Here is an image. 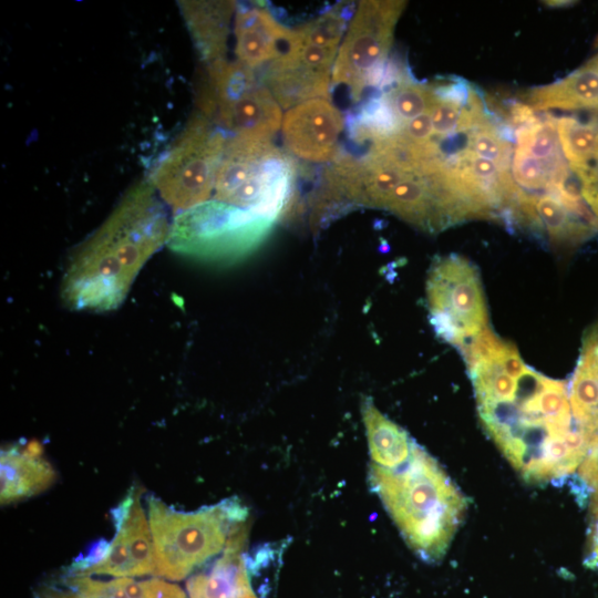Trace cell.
<instances>
[{
	"mask_svg": "<svg viewBox=\"0 0 598 598\" xmlns=\"http://www.w3.org/2000/svg\"><path fill=\"white\" fill-rule=\"evenodd\" d=\"M34 598H83L81 595L72 589H61L55 587H48L42 589Z\"/></svg>",
	"mask_w": 598,
	"mask_h": 598,
	"instance_id": "obj_34",
	"label": "cell"
},
{
	"mask_svg": "<svg viewBox=\"0 0 598 598\" xmlns=\"http://www.w3.org/2000/svg\"><path fill=\"white\" fill-rule=\"evenodd\" d=\"M369 484L408 546L423 560H440L466 513L467 499L439 462L416 442L395 468L370 464Z\"/></svg>",
	"mask_w": 598,
	"mask_h": 598,
	"instance_id": "obj_2",
	"label": "cell"
},
{
	"mask_svg": "<svg viewBox=\"0 0 598 598\" xmlns=\"http://www.w3.org/2000/svg\"><path fill=\"white\" fill-rule=\"evenodd\" d=\"M560 146L571 172L598 159V117L581 122L575 116L556 118Z\"/></svg>",
	"mask_w": 598,
	"mask_h": 598,
	"instance_id": "obj_21",
	"label": "cell"
},
{
	"mask_svg": "<svg viewBox=\"0 0 598 598\" xmlns=\"http://www.w3.org/2000/svg\"><path fill=\"white\" fill-rule=\"evenodd\" d=\"M274 221L216 199L175 215L167 239L181 255L210 262H234L256 250Z\"/></svg>",
	"mask_w": 598,
	"mask_h": 598,
	"instance_id": "obj_5",
	"label": "cell"
},
{
	"mask_svg": "<svg viewBox=\"0 0 598 598\" xmlns=\"http://www.w3.org/2000/svg\"><path fill=\"white\" fill-rule=\"evenodd\" d=\"M1 504H9L41 493L55 480L56 473L42 457H32L12 446L1 451Z\"/></svg>",
	"mask_w": 598,
	"mask_h": 598,
	"instance_id": "obj_19",
	"label": "cell"
},
{
	"mask_svg": "<svg viewBox=\"0 0 598 598\" xmlns=\"http://www.w3.org/2000/svg\"><path fill=\"white\" fill-rule=\"evenodd\" d=\"M464 148L494 162L503 169L511 171L514 148L509 142L499 135L491 122L467 132Z\"/></svg>",
	"mask_w": 598,
	"mask_h": 598,
	"instance_id": "obj_27",
	"label": "cell"
},
{
	"mask_svg": "<svg viewBox=\"0 0 598 598\" xmlns=\"http://www.w3.org/2000/svg\"><path fill=\"white\" fill-rule=\"evenodd\" d=\"M513 217L540 227L549 243L557 248L575 247L597 230V227L568 209L553 194L528 195L522 193Z\"/></svg>",
	"mask_w": 598,
	"mask_h": 598,
	"instance_id": "obj_13",
	"label": "cell"
},
{
	"mask_svg": "<svg viewBox=\"0 0 598 598\" xmlns=\"http://www.w3.org/2000/svg\"><path fill=\"white\" fill-rule=\"evenodd\" d=\"M282 112L269 90L259 82L213 118L221 130L234 135L269 140L281 127Z\"/></svg>",
	"mask_w": 598,
	"mask_h": 598,
	"instance_id": "obj_15",
	"label": "cell"
},
{
	"mask_svg": "<svg viewBox=\"0 0 598 598\" xmlns=\"http://www.w3.org/2000/svg\"><path fill=\"white\" fill-rule=\"evenodd\" d=\"M569 402L576 426L591 435L598 433V324L584 338L570 383Z\"/></svg>",
	"mask_w": 598,
	"mask_h": 598,
	"instance_id": "obj_18",
	"label": "cell"
},
{
	"mask_svg": "<svg viewBox=\"0 0 598 598\" xmlns=\"http://www.w3.org/2000/svg\"><path fill=\"white\" fill-rule=\"evenodd\" d=\"M596 45L598 47V38H597V40H596Z\"/></svg>",
	"mask_w": 598,
	"mask_h": 598,
	"instance_id": "obj_38",
	"label": "cell"
},
{
	"mask_svg": "<svg viewBox=\"0 0 598 598\" xmlns=\"http://www.w3.org/2000/svg\"><path fill=\"white\" fill-rule=\"evenodd\" d=\"M268 63L260 82L280 107L289 110L315 99L330 100L332 68L338 50L289 40Z\"/></svg>",
	"mask_w": 598,
	"mask_h": 598,
	"instance_id": "obj_9",
	"label": "cell"
},
{
	"mask_svg": "<svg viewBox=\"0 0 598 598\" xmlns=\"http://www.w3.org/2000/svg\"><path fill=\"white\" fill-rule=\"evenodd\" d=\"M346 127L341 112L326 99H315L289 109L281 135L291 155L308 162L330 163L341 152L340 135Z\"/></svg>",
	"mask_w": 598,
	"mask_h": 598,
	"instance_id": "obj_11",
	"label": "cell"
},
{
	"mask_svg": "<svg viewBox=\"0 0 598 598\" xmlns=\"http://www.w3.org/2000/svg\"><path fill=\"white\" fill-rule=\"evenodd\" d=\"M182 16L202 60L225 59L235 1H178Z\"/></svg>",
	"mask_w": 598,
	"mask_h": 598,
	"instance_id": "obj_16",
	"label": "cell"
},
{
	"mask_svg": "<svg viewBox=\"0 0 598 598\" xmlns=\"http://www.w3.org/2000/svg\"><path fill=\"white\" fill-rule=\"evenodd\" d=\"M290 29L262 7L239 8L235 16V53L250 69L262 66L279 56Z\"/></svg>",
	"mask_w": 598,
	"mask_h": 598,
	"instance_id": "obj_14",
	"label": "cell"
},
{
	"mask_svg": "<svg viewBox=\"0 0 598 598\" xmlns=\"http://www.w3.org/2000/svg\"><path fill=\"white\" fill-rule=\"evenodd\" d=\"M398 132L415 143L426 144L436 142L434 140L430 112L417 115L402 124Z\"/></svg>",
	"mask_w": 598,
	"mask_h": 598,
	"instance_id": "obj_30",
	"label": "cell"
},
{
	"mask_svg": "<svg viewBox=\"0 0 598 598\" xmlns=\"http://www.w3.org/2000/svg\"><path fill=\"white\" fill-rule=\"evenodd\" d=\"M111 548V543L105 539H100L89 548V550L74 558L69 568V574H82L89 568L97 565L106 558Z\"/></svg>",
	"mask_w": 598,
	"mask_h": 598,
	"instance_id": "obj_31",
	"label": "cell"
},
{
	"mask_svg": "<svg viewBox=\"0 0 598 598\" xmlns=\"http://www.w3.org/2000/svg\"><path fill=\"white\" fill-rule=\"evenodd\" d=\"M169 229L152 183L134 185L70 262L61 287L66 307L90 311L118 307L144 264L167 244Z\"/></svg>",
	"mask_w": 598,
	"mask_h": 598,
	"instance_id": "obj_1",
	"label": "cell"
},
{
	"mask_svg": "<svg viewBox=\"0 0 598 598\" xmlns=\"http://www.w3.org/2000/svg\"><path fill=\"white\" fill-rule=\"evenodd\" d=\"M147 516L155 575L181 580L224 550L231 529L247 522L248 511L237 497L195 512H181L148 496Z\"/></svg>",
	"mask_w": 598,
	"mask_h": 598,
	"instance_id": "obj_4",
	"label": "cell"
},
{
	"mask_svg": "<svg viewBox=\"0 0 598 598\" xmlns=\"http://www.w3.org/2000/svg\"><path fill=\"white\" fill-rule=\"evenodd\" d=\"M241 598H257V597L254 595V592L251 590V591L247 592L245 596H243Z\"/></svg>",
	"mask_w": 598,
	"mask_h": 598,
	"instance_id": "obj_37",
	"label": "cell"
},
{
	"mask_svg": "<svg viewBox=\"0 0 598 598\" xmlns=\"http://www.w3.org/2000/svg\"><path fill=\"white\" fill-rule=\"evenodd\" d=\"M354 11L353 2H340L312 21L291 30L290 37L307 44L339 50Z\"/></svg>",
	"mask_w": 598,
	"mask_h": 598,
	"instance_id": "obj_22",
	"label": "cell"
},
{
	"mask_svg": "<svg viewBox=\"0 0 598 598\" xmlns=\"http://www.w3.org/2000/svg\"><path fill=\"white\" fill-rule=\"evenodd\" d=\"M137 495L128 517L118 529L123 532L130 551L131 577L155 574L152 532Z\"/></svg>",
	"mask_w": 598,
	"mask_h": 598,
	"instance_id": "obj_23",
	"label": "cell"
},
{
	"mask_svg": "<svg viewBox=\"0 0 598 598\" xmlns=\"http://www.w3.org/2000/svg\"><path fill=\"white\" fill-rule=\"evenodd\" d=\"M511 173L515 183L529 190L549 193L570 179L556 126V118H533L516 130Z\"/></svg>",
	"mask_w": 598,
	"mask_h": 598,
	"instance_id": "obj_10",
	"label": "cell"
},
{
	"mask_svg": "<svg viewBox=\"0 0 598 598\" xmlns=\"http://www.w3.org/2000/svg\"><path fill=\"white\" fill-rule=\"evenodd\" d=\"M573 173L579 181L580 194L584 202L598 219V159Z\"/></svg>",
	"mask_w": 598,
	"mask_h": 598,
	"instance_id": "obj_29",
	"label": "cell"
},
{
	"mask_svg": "<svg viewBox=\"0 0 598 598\" xmlns=\"http://www.w3.org/2000/svg\"><path fill=\"white\" fill-rule=\"evenodd\" d=\"M65 586L83 598H148L147 582L131 577L97 580L87 575L68 574Z\"/></svg>",
	"mask_w": 598,
	"mask_h": 598,
	"instance_id": "obj_26",
	"label": "cell"
},
{
	"mask_svg": "<svg viewBox=\"0 0 598 598\" xmlns=\"http://www.w3.org/2000/svg\"><path fill=\"white\" fill-rule=\"evenodd\" d=\"M578 468L577 486H582L585 496H590V515L598 522V433L592 435L587 455Z\"/></svg>",
	"mask_w": 598,
	"mask_h": 598,
	"instance_id": "obj_28",
	"label": "cell"
},
{
	"mask_svg": "<svg viewBox=\"0 0 598 598\" xmlns=\"http://www.w3.org/2000/svg\"><path fill=\"white\" fill-rule=\"evenodd\" d=\"M431 323L446 342L461 348L487 328V308L476 267L448 255L432 264L426 281Z\"/></svg>",
	"mask_w": 598,
	"mask_h": 598,
	"instance_id": "obj_8",
	"label": "cell"
},
{
	"mask_svg": "<svg viewBox=\"0 0 598 598\" xmlns=\"http://www.w3.org/2000/svg\"><path fill=\"white\" fill-rule=\"evenodd\" d=\"M598 324V323H597Z\"/></svg>",
	"mask_w": 598,
	"mask_h": 598,
	"instance_id": "obj_39",
	"label": "cell"
},
{
	"mask_svg": "<svg viewBox=\"0 0 598 598\" xmlns=\"http://www.w3.org/2000/svg\"><path fill=\"white\" fill-rule=\"evenodd\" d=\"M382 95L400 126L417 115L430 112L437 100L433 85L406 78H401Z\"/></svg>",
	"mask_w": 598,
	"mask_h": 598,
	"instance_id": "obj_25",
	"label": "cell"
},
{
	"mask_svg": "<svg viewBox=\"0 0 598 598\" xmlns=\"http://www.w3.org/2000/svg\"><path fill=\"white\" fill-rule=\"evenodd\" d=\"M227 141L225 131L199 113L163 156L151 183L175 215L209 200Z\"/></svg>",
	"mask_w": 598,
	"mask_h": 598,
	"instance_id": "obj_6",
	"label": "cell"
},
{
	"mask_svg": "<svg viewBox=\"0 0 598 598\" xmlns=\"http://www.w3.org/2000/svg\"><path fill=\"white\" fill-rule=\"evenodd\" d=\"M148 598H187L179 586L154 578L146 580Z\"/></svg>",
	"mask_w": 598,
	"mask_h": 598,
	"instance_id": "obj_33",
	"label": "cell"
},
{
	"mask_svg": "<svg viewBox=\"0 0 598 598\" xmlns=\"http://www.w3.org/2000/svg\"><path fill=\"white\" fill-rule=\"evenodd\" d=\"M405 1H360L332 68V84L349 87L353 101L369 86H382L386 58Z\"/></svg>",
	"mask_w": 598,
	"mask_h": 598,
	"instance_id": "obj_7",
	"label": "cell"
},
{
	"mask_svg": "<svg viewBox=\"0 0 598 598\" xmlns=\"http://www.w3.org/2000/svg\"><path fill=\"white\" fill-rule=\"evenodd\" d=\"M247 533L246 522L231 529L221 556L210 569L187 580L189 598H241L251 591L243 554Z\"/></svg>",
	"mask_w": 598,
	"mask_h": 598,
	"instance_id": "obj_12",
	"label": "cell"
},
{
	"mask_svg": "<svg viewBox=\"0 0 598 598\" xmlns=\"http://www.w3.org/2000/svg\"><path fill=\"white\" fill-rule=\"evenodd\" d=\"M589 62H590L594 66H596V68L598 69V53H597L595 56H592V58L589 60Z\"/></svg>",
	"mask_w": 598,
	"mask_h": 598,
	"instance_id": "obj_36",
	"label": "cell"
},
{
	"mask_svg": "<svg viewBox=\"0 0 598 598\" xmlns=\"http://www.w3.org/2000/svg\"><path fill=\"white\" fill-rule=\"evenodd\" d=\"M496 361L502 370L513 379H518L527 369L523 362L515 344L506 342L505 348L497 357Z\"/></svg>",
	"mask_w": 598,
	"mask_h": 598,
	"instance_id": "obj_32",
	"label": "cell"
},
{
	"mask_svg": "<svg viewBox=\"0 0 598 598\" xmlns=\"http://www.w3.org/2000/svg\"><path fill=\"white\" fill-rule=\"evenodd\" d=\"M361 159L360 188L362 207L382 208L395 187L414 173L365 155Z\"/></svg>",
	"mask_w": 598,
	"mask_h": 598,
	"instance_id": "obj_24",
	"label": "cell"
},
{
	"mask_svg": "<svg viewBox=\"0 0 598 598\" xmlns=\"http://www.w3.org/2000/svg\"><path fill=\"white\" fill-rule=\"evenodd\" d=\"M524 101L532 111H597L598 69L587 61L554 83L529 89Z\"/></svg>",
	"mask_w": 598,
	"mask_h": 598,
	"instance_id": "obj_17",
	"label": "cell"
},
{
	"mask_svg": "<svg viewBox=\"0 0 598 598\" xmlns=\"http://www.w3.org/2000/svg\"><path fill=\"white\" fill-rule=\"evenodd\" d=\"M586 565L598 568V523L595 524L589 540V553L585 560Z\"/></svg>",
	"mask_w": 598,
	"mask_h": 598,
	"instance_id": "obj_35",
	"label": "cell"
},
{
	"mask_svg": "<svg viewBox=\"0 0 598 598\" xmlns=\"http://www.w3.org/2000/svg\"><path fill=\"white\" fill-rule=\"evenodd\" d=\"M361 413L372 463L386 468H395L405 463L415 441L406 431L382 414L371 398L362 400Z\"/></svg>",
	"mask_w": 598,
	"mask_h": 598,
	"instance_id": "obj_20",
	"label": "cell"
},
{
	"mask_svg": "<svg viewBox=\"0 0 598 598\" xmlns=\"http://www.w3.org/2000/svg\"><path fill=\"white\" fill-rule=\"evenodd\" d=\"M297 179L298 164L288 151L269 140L233 135L217 171L213 199L275 223L297 212Z\"/></svg>",
	"mask_w": 598,
	"mask_h": 598,
	"instance_id": "obj_3",
	"label": "cell"
}]
</instances>
